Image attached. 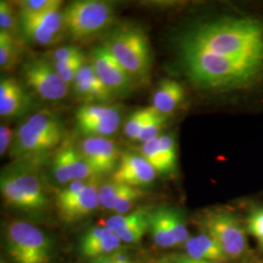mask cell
<instances>
[{"instance_id":"obj_1","label":"cell","mask_w":263,"mask_h":263,"mask_svg":"<svg viewBox=\"0 0 263 263\" xmlns=\"http://www.w3.org/2000/svg\"><path fill=\"white\" fill-rule=\"evenodd\" d=\"M179 48L198 49L263 66V25L253 18H226L187 31Z\"/></svg>"},{"instance_id":"obj_2","label":"cell","mask_w":263,"mask_h":263,"mask_svg":"<svg viewBox=\"0 0 263 263\" xmlns=\"http://www.w3.org/2000/svg\"><path fill=\"white\" fill-rule=\"evenodd\" d=\"M183 66L197 84L211 89H236L254 84L263 74V66L198 49L180 48Z\"/></svg>"},{"instance_id":"obj_3","label":"cell","mask_w":263,"mask_h":263,"mask_svg":"<svg viewBox=\"0 0 263 263\" xmlns=\"http://www.w3.org/2000/svg\"><path fill=\"white\" fill-rule=\"evenodd\" d=\"M66 130L60 117L50 110L31 114L14 135L10 155L18 160L36 159L57 148Z\"/></svg>"},{"instance_id":"obj_4","label":"cell","mask_w":263,"mask_h":263,"mask_svg":"<svg viewBox=\"0 0 263 263\" xmlns=\"http://www.w3.org/2000/svg\"><path fill=\"white\" fill-rule=\"evenodd\" d=\"M104 47L137 82H144L151 73V44L145 32L138 27H118L105 37Z\"/></svg>"},{"instance_id":"obj_5","label":"cell","mask_w":263,"mask_h":263,"mask_svg":"<svg viewBox=\"0 0 263 263\" xmlns=\"http://www.w3.org/2000/svg\"><path fill=\"white\" fill-rule=\"evenodd\" d=\"M6 249L15 263H48L52 242L47 234L24 220L10 222L6 231Z\"/></svg>"},{"instance_id":"obj_6","label":"cell","mask_w":263,"mask_h":263,"mask_svg":"<svg viewBox=\"0 0 263 263\" xmlns=\"http://www.w3.org/2000/svg\"><path fill=\"white\" fill-rule=\"evenodd\" d=\"M66 32L73 40H83L104 31L112 23V6L105 1L79 0L63 10Z\"/></svg>"},{"instance_id":"obj_7","label":"cell","mask_w":263,"mask_h":263,"mask_svg":"<svg viewBox=\"0 0 263 263\" xmlns=\"http://www.w3.org/2000/svg\"><path fill=\"white\" fill-rule=\"evenodd\" d=\"M0 190L10 207L36 213L48 205V197L40 179L27 170L16 169L1 175Z\"/></svg>"},{"instance_id":"obj_8","label":"cell","mask_w":263,"mask_h":263,"mask_svg":"<svg viewBox=\"0 0 263 263\" xmlns=\"http://www.w3.org/2000/svg\"><path fill=\"white\" fill-rule=\"evenodd\" d=\"M201 224L229 258H238L245 254L247 239L244 228L234 215L226 211H209Z\"/></svg>"},{"instance_id":"obj_9","label":"cell","mask_w":263,"mask_h":263,"mask_svg":"<svg viewBox=\"0 0 263 263\" xmlns=\"http://www.w3.org/2000/svg\"><path fill=\"white\" fill-rule=\"evenodd\" d=\"M23 77L26 84L44 101H61L69 92V85L64 82L46 58L27 62L23 66Z\"/></svg>"},{"instance_id":"obj_10","label":"cell","mask_w":263,"mask_h":263,"mask_svg":"<svg viewBox=\"0 0 263 263\" xmlns=\"http://www.w3.org/2000/svg\"><path fill=\"white\" fill-rule=\"evenodd\" d=\"M18 15L20 30L28 41L41 46H50L63 40L66 30L62 10H50L37 15L21 13Z\"/></svg>"},{"instance_id":"obj_11","label":"cell","mask_w":263,"mask_h":263,"mask_svg":"<svg viewBox=\"0 0 263 263\" xmlns=\"http://www.w3.org/2000/svg\"><path fill=\"white\" fill-rule=\"evenodd\" d=\"M77 129L87 137L112 136L121 124V111L106 104H85L76 114Z\"/></svg>"},{"instance_id":"obj_12","label":"cell","mask_w":263,"mask_h":263,"mask_svg":"<svg viewBox=\"0 0 263 263\" xmlns=\"http://www.w3.org/2000/svg\"><path fill=\"white\" fill-rule=\"evenodd\" d=\"M91 65L96 74L114 96L129 95L137 81L104 45L94 48Z\"/></svg>"},{"instance_id":"obj_13","label":"cell","mask_w":263,"mask_h":263,"mask_svg":"<svg viewBox=\"0 0 263 263\" xmlns=\"http://www.w3.org/2000/svg\"><path fill=\"white\" fill-rule=\"evenodd\" d=\"M52 172L57 181L62 184L98 177L78 147L70 144L64 145L55 154Z\"/></svg>"},{"instance_id":"obj_14","label":"cell","mask_w":263,"mask_h":263,"mask_svg":"<svg viewBox=\"0 0 263 263\" xmlns=\"http://www.w3.org/2000/svg\"><path fill=\"white\" fill-rule=\"evenodd\" d=\"M77 147L98 177L116 170L121 157L116 143L103 137H87Z\"/></svg>"},{"instance_id":"obj_15","label":"cell","mask_w":263,"mask_h":263,"mask_svg":"<svg viewBox=\"0 0 263 263\" xmlns=\"http://www.w3.org/2000/svg\"><path fill=\"white\" fill-rule=\"evenodd\" d=\"M156 171L141 154L126 152L121 155L111 180L139 187L148 185L156 178Z\"/></svg>"},{"instance_id":"obj_16","label":"cell","mask_w":263,"mask_h":263,"mask_svg":"<svg viewBox=\"0 0 263 263\" xmlns=\"http://www.w3.org/2000/svg\"><path fill=\"white\" fill-rule=\"evenodd\" d=\"M99 188V177H93L86 187L76 196L56 204L60 217L66 223H72L93 213L101 205Z\"/></svg>"},{"instance_id":"obj_17","label":"cell","mask_w":263,"mask_h":263,"mask_svg":"<svg viewBox=\"0 0 263 263\" xmlns=\"http://www.w3.org/2000/svg\"><path fill=\"white\" fill-rule=\"evenodd\" d=\"M76 97L87 104H106L115 97L100 80L91 64L86 63L72 83Z\"/></svg>"},{"instance_id":"obj_18","label":"cell","mask_w":263,"mask_h":263,"mask_svg":"<svg viewBox=\"0 0 263 263\" xmlns=\"http://www.w3.org/2000/svg\"><path fill=\"white\" fill-rule=\"evenodd\" d=\"M32 105L26 89L15 78L2 77L0 81V115L15 118L25 114Z\"/></svg>"},{"instance_id":"obj_19","label":"cell","mask_w":263,"mask_h":263,"mask_svg":"<svg viewBox=\"0 0 263 263\" xmlns=\"http://www.w3.org/2000/svg\"><path fill=\"white\" fill-rule=\"evenodd\" d=\"M185 250L186 255L196 260L222 263L229 258L221 247L206 233L189 237L185 243Z\"/></svg>"},{"instance_id":"obj_20","label":"cell","mask_w":263,"mask_h":263,"mask_svg":"<svg viewBox=\"0 0 263 263\" xmlns=\"http://www.w3.org/2000/svg\"><path fill=\"white\" fill-rule=\"evenodd\" d=\"M184 89L179 82L165 79L160 82L152 98V107L158 112L168 115L184 100Z\"/></svg>"},{"instance_id":"obj_21","label":"cell","mask_w":263,"mask_h":263,"mask_svg":"<svg viewBox=\"0 0 263 263\" xmlns=\"http://www.w3.org/2000/svg\"><path fill=\"white\" fill-rule=\"evenodd\" d=\"M149 231L154 243L159 248L169 249L177 246L176 239L168 221L166 206H161L151 211Z\"/></svg>"},{"instance_id":"obj_22","label":"cell","mask_w":263,"mask_h":263,"mask_svg":"<svg viewBox=\"0 0 263 263\" xmlns=\"http://www.w3.org/2000/svg\"><path fill=\"white\" fill-rule=\"evenodd\" d=\"M121 239L111 231L109 234L101 237L92 243L79 245V250L84 257L94 259L112 254L113 252L121 249Z\"/></svg>"},{"instance_id":"obj_23","label":"cell","mask_w":263,"mask_h":263,"mask_svg":"<svg viewBox=\"0 0 263 263\" xmlns=\"http://www.w3.org/2000/svg\"><path fill=\"white\" fill-rule=\"evenodd\" d=\"M20 52V43L16 37L0 32V66L2 70L10 71L17 66Z\"/></svg>"},{"instance_id":"obj_24","label":"cell","mask_w":263,"mask_h":263,"mask_svg":"<svg viewBox=\"0 0 263 263\" xmlns=\"http://www.w3.org/2000/svg\"><path fill=\"white\" fill-rule=\"evenodd\" d=\"M133 186L116 181H106L99 188L100 204L106 210H112L121 198L127 194Z\"/></svg>"},{"instance_id":"obj_25","label":"cell","mask_w":263,"mask_h":263,"mask_svg":"<svg viewBox=\"0 0 263 263\" xmlns=\"http://www.w3.org/2000/svg\"><path fill=\"white\" fill-rule=\"evenodd\" d=\"M86 64V57L84 54L80 56L71 58L65 61L55 62L53 66L58 74L67 85L72 84L78 71Z\"/></svg>"},{"instance_id":"obj_26","label":"cell","mask_w":263,"mask_h":263,"mask_svg":"<svg viewBox=\"0 0 263 263\" xmlns=\"http://www.w3.org/2000/svg\"><path fill=\"white\" fill-rule=\"evenodd\" d=\"M152 112V106L141 108L132 113L124 125V134L130 140H138Z\"/></svg>"},{"instance_id":"obj_27","label":"cell","mask_w":263,"mask_h":263,"mask_svg":"<svg viewBox=\"0 0 263 263\" xmlns=\"http://www.w3.org/2000/svg\"><path fill=\"white\" fill-rule=\"evenodd\" d=\"M20 30L19 15L15 13L12 5L7 1H0V32L7 33L14 37Z\"/></svg>"},{"instance_id":"obj_28","label":"cell","mask_w":263,"mask_h":263,"mask_svg":"<svg viewBox=\"0 0 263 263\" xmlns=\"http://www.w3.org/2000/svg\"><path fill=\"white\" fill-rule=\"evenodd\" d=\"M140 154L160 174H168L159 149V137L141 144Z\"/></svg>"},{"instance_id":"obj_29","label":"cell","mask_w":263,"mask_h":263,"mask_svg":"<svg viewBox=\"0 0 263 263\" xmlns=\"http://www.w3.org/2000/svg\"><path fill=\"white\" fill-rule=\"evenodd\" d=\"M149 214L151 212L134 224L116 232L115 234L121 239L122 242L128 244H137L141 242L146 231H149Z\"/></svg>"},{"instance_id":"obj_30","label":"cell","mask_w":263,"mask_h":263,"mask_svg":"<svg viewBox=\"0 0 263 263\" xmlns=\"http://www.w3.org/2000/svg\"><path fill=\"white\" fill-rule=\"evenodd\" d=\"M166 121H167V115L158 112L155 108L152 107L151 116L145 123L142 131L141 132L138 141H141L143 143L160 137V132L162 131V129L164 128Z\"/></svg>"},{"instance_id":"obj_31","label":"cell","mask_w":263,"mask_h":263,"mask_svg":"<svg viewBox=\"0 0 263 263\" xmlns=\"http://www.w3.org/2000/svg\"><path fill=\"white\" fill-rule=\"evenodd\" d=\"M166 214H167L168 221L172 228L173 234L176 239L177 246L185 245L189 239V234H188L187 227L185 226L182 215L176 208L168 207V206H166Z\"/></svg>"},{"instance_id":"obj_32","label":"cell","mask_w":263,"mask_h":263,"mask_svg":"<svg viewBox=\"0 0 263 263\" xmlns=\"http://www.w3.org/2000/svg\"><path fill=\"white\" fill-rule=\"evenodd\" d=\"M159 149L168 174L175 172L177 169L178 153H177V144L174 137H172L171 135L160 136Z\"/></svg>"},{"instance_id":"obj_33","label":"cell","mask_w":263,"mask_h":263,"mask_svg":"<svg viewBox=\"0 0 263 263\" xmlns=\"http://www.w3.org/2000/svg\"><path fill=\"white\" fill-rule=\"evenodd\" d=\"M149 212L151 211L148 209H139V210H136L129 214L116 215V216L109 217L106 220L105 226L107 228H109L114 233H116V232L134 224L139 219H141L142 216L147 215Z\"/></svg>"},{"instance_id":"obj_34","label":"cell","mask_w":263,"mask_h":263,"mask_svg":"<svg viewBox=\"0 0 263 263\" xmlns=\"http://www.w3.org/2000/svg\"><path fill=\"white\" fill-rule=\"evenodd\" d=\"M63 1L59 0H24L19 1V13L28 15H36L49 10L61 8Z\"/></svg>"},{"instance_id":"obj_35","label":"cell","mask_w":263,"mask_h":263,"mask_svg":"<svg viewBox=\"0 0 263 263\" xmlns=\"http://www.w3.org/2000/svg\"><path fill=\"white\" fill-rule=\"evenodd\" d=\"M247 223L250 233L254 236L260 248L263 249V206L254 208L250 212Z\"/></svg>"},{"instance_id":"obj_36","label":"cell","mask_w":263,"mask_h":263,"mask_svg":"<svg viewBox=\"0 0 263 263\" xmlns=\"http://www.w3.org/2000/svg\"><path fill=\"white\" fill-rule=\"evenodd\" d=\"M143 196L144 194L141 189L138 187H132L130 191L118 201L113 211L118 215H125L131 210L138 201L142 199Z\"/></svg>"},{"instance_id":"obj_37","label":"cell","mask_w":263,"mask_h":263,"mask_svg":"<svg viewBox=\"0 0 263 263\" xmlns=\"http://www.w3.org/2000/svg\"><path fill=\"white\" fill-rule=\"evenodd\" d=\"M91 179L72 181V182L68 183L66 187L59 190L57 192L56 204L66 202L67 200H69V199L76 196L78 193H80L86 187V185L88 184V182L90 181Z\"/></svg>"},{"instance_id":"obj_38","label":"cell","mask_w":263,"mask_h":263,"mask_svg":"<svg viewBox=\"0 0 263 263\" xmlns=\"http://www.w3.org/2000/svg\"><path fill=\"white\" fill-rule=\"evenodd\" d=\"M83 55V52L80 48L76 46H65V47L58 48L49 54V57L46 58L47 60H53L55 62L65 61L71 58H76L77 56Z\"/></svg>"},{"instance_id":"obj_39","label":"cell","mask_w":263,"mask_h":263,"mask_svg":"<svg viewBox=\"0 0 263 263\" xmlns=\"http://www.w3.org/2000/svg\"><path fill=\"white\" fill-rule=\"evenodd\" d=\"M14 135L11 128L7 125H1L0 126V154L3 156V154L7 151L11 146V141H13Z\"/></svg>"},{"instance_id":"obj_40","label":"cell","mask_w":263,"mask_h":263,"mask_svg":"<svg viewBox=\"0 0 263 263\" xmlns=\"http://www.w3.org/2000/svg\"><path fill=\"white\" fill-rule=\"evenodd\" d=\"M109 255L116 263H135L132 260L130 254L121 249L113 252L112 254H110Z\"/></svg>"},{"instance_id":"obj_41","label":"cell","mask_w":263,"mask_h":263,"mask_svg":"<svg viewBox=\"0 0 263 263\" xmlns=\"http://www.w3.org/2000/svg\"><path fill=\"white\" fill-rule=\"evenodd\" d=\"M162 263H213L209 261H204V260H196L188 255H175L170 257L166 261Z\"/></svg>"},{"instance_id":"obj_42","label":"cell","mask_w":263,"mask_h":263,"mask_svg":"<svg viewBox=\"0 0 263 263\" xmlns=\"http://www.w3.org/2000/svg\"><path fill=\"white\" fill-rule=\"evenodd\" d=\"M91 263H116L114 260H113L112 258L110 257V255L109 254H107V255H104V256H100V257H97V258H94L93 260H92V262Z\"/></svg>"},{"instance_id":"obj_43","label":"cell","mask_w":263,"mask_h":263,"mask_svg":"<svg viewBox=\"0 0 263 263\" xmlns=\"http://www.w3.org/2000/svg\"><path fill=\"white\" fill-rule=\"evenodd\" d=\"M135 263H136V262H135Z\"/></svg>"}]
</instances>
